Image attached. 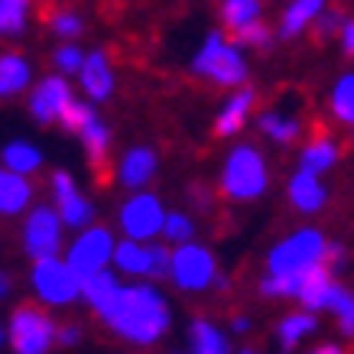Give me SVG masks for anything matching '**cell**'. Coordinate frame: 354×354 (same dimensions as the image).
<instances>
[{
    "instance_id": "ab89813d",
    "label": "cell",
    "mask_w": 354,
    "mask_h": 354,
    "mask_svg": "<svg viewBox=\"0 0 354 354\" xmlns=\"http://www.w3.org/2000/svg\"><path fill=\"white\" fill-rule=\"evenodd\" d=\"M342 46H344V53L348 55H354V20L342 26Z\"/></svg>"
},
{
    "instance_id": "9c48e42d",
    "label": "cell",
    "mask_w": 354,
    "mask_h": 354,
    "mask_svg": "<svg viewBox=\"0 0 354 354\" xmlns=\"http://www.w3.org/2000/svg\"><path fill=\"white\" fill-rule=\"evenodd\" d=\"M62 215L59 208H32L26 215V225H23V250L30 254L32 260L43 257H59L62 250Z\"/></svg>"
},
{
    "instance_id": "30bf717a",
    "label": "cell",
    "mask_w": 354,
    "mask_h": 354,
    "mask_svg": "<svg viewBox=\"0 0 354 354\" xmlns=\"http://www.w3.org/2000/svg\"><path fill=\"white\" fill-rule=\"evenodd\" d=\"M162 225H166L162 202L150 192H137L133 198L124 202V208H120V227H124L127 237L153 241V237H162Z\"/></svg>"
},
{
    "instance_id": "ba28073f",
    "label": "cell",
    "mask_w": 354,
    "mask_h": 354,
    "mask_svg": "<svg viewBox=\"0 0 354 354\" xmlns=\"http://www.w3.org/2000/svg\"><path fill=\"white\" fill-rule=\"evenodd\" d=\"M114 237L108 227H82V234L72 247H68V267L78 273V279H88L97 270H108V263H114Z\"/></svg>"
},
{
    "instance_id": "3957f363",
    "label": "cell",
    "mask_w": 354,
    "mask_h": 354,
    "mask_svg": "<svg viewBox=\"0 0 354 354\" xmlns=\"http://www.w3.org/2000/svg\"><path fill=\"white\" fill-rule=\"evenodd\" d=\"M270 172L267 162L254 147H234L227 153V162L221 169V192L234 202H254L267 192Z\"/></svg>"
},
{
    "instance_id": "5bb4252c",
    "label": "cell",
    "mask_w": 354,
    "mask_h": 354,
    "mask_svg": "<svg viewBox=\"0 0 354 354\" xmlns=\"http://www.w3.org/2000/svg\"><path fill=\"white\" fill-rule=\"evenodd\" d=\"M290 202L296 212H302V215H312V212H319L325 205V198H328V192H325L322 179H319V172H309V169H299L296 176L290 179Z\"/></svg>"
},
{
    "instance_id": "4dcf8cb0",
    "label": "cell",
    "mask_w": 354,
    "mask_h": 354,
    "mask_svg": "<svg viewBox=\"0 0 354 354\" xmlns=\"http://www.w3.org/2000/svg\"><path fill=\"white\" fill-rule=\"evenodd\" d=\"M195 234V225L192 218L183 215V212H172L166 215V225H162V237L169 241V244H185V241H192Z\"/></svg>"
},
{
    "instance_id": "5b68a950",
    "label": "cell",
    "mask_w": 354,
    "mask_h": 354,
    "mask_svg": "<svg viewBox=\"0 0 354 354\" xmlns=\"http://www.w3.org/2000/svg\"><path fill=\"white\" fill-rule=\"evenodd\" d=\"M192 68L198 72V75L212 78V82H218V85H241L247 78V62L244 55L237 53L234 43H225V36L221 32H212L208 39H205V46L198 49V55H195Z\"/></svg>"
},
{
    "instance_id": "7a4b0ae2",
    "label": "cell",
    "mask_w": 354,
    "mask_h": 354,
    "mask_svg": "<svg viewBox=\"0 0 354 354\" xmlns=\"http://www.w3.org/2000/svg\"><path fill=\"white\" fill-rule=\"evenodd\" d=\"M104 322L124 342L153 344L169 332V302L162 299V292L156 286H150V283L124 286L118 306H114V312Z\"/></svg>"
},
{
    "instance_id": "ffe728a7",
    "label": "cell",
    "mask_w": 354,
    "mask_h": 354,
    "mask_svg": "<svg viewBox=\"0 0 354 354\" xmlns=\"http://www.w3.org/2000/svg\"><path fill=\"white\" fill-rule=\"evenodd\" d=\"M185 354H231V342L212 322H192L189 328V351Z\"/></svg>"
},
{
    "instance_id": "4fadbf2b",
    "label": "cell",
    "mask_w": 354,
    "mask_h": 354,
    "mask_svg": "<svg viewBox=\"0 0 354 354\" xmlns=\"http://www.w3.org/2000/svg\"><path fill=\"white\" fill-rule=\"evenodd\" d=\"M120 292H124V286H120V279L114 277L111 270H97V273H91L88 279H82V299H85L101 319H108L111 312H114Z\"/></svg>"
},
{
    "instance_id": "f546056e",
    "label": "cell",
    "mask_w": 354,
    "mask_h": 354,
    "mask_svg": "<svg viewBox=\"0 0 354 354\" xmlns=\"http://www.w3.org/2000/svg\"><path fill=\"white\" fill-rule=\"evenodd\" d=\"M260 130L267 137H273L277 143H292V140L299 137V120L283 118V114H263L260 118Z\"/></svg>"
},
{
    "instance_id": "836d02e7",
    "label": "cell",
    "mask_w": 354,
    "mask_h": 354,
    "mask_svg": "<svg viewBox=\"0 0 354 354\" xmlns=\"http://www.w3.org/2000/svg\"><path fill=\"white\" fill-rule=\"evenodd\" d=\"M169 270H172V250L166 244H150V273L147 277L162 279L169 277Z\"/></svg>"
},
{
    "instance_id": "ee69618b",
    "label": "cell",
    "mask_w": 354,
    "mask_h": 354,
    "mask_svg": "<svg viewBox=\"0 0 354 354\" xmlns=\"http://www.w3.org/2000/svg\"><path fill=\"white\" fill-rule=\"evenodd\" d=\"M3 338H7V332H3V328H0V344H3Z\"/></svg>"
},
{
    "instance_id": "60d3db41",
    "label": "cell",
    "mask_w": 354,
    "mask_h": 354,
    "mask_svg": "<svg viewBox=\"0 0 354 354\" xmlns=\"http://www.w3.org/2000/svg\"><path fill=\"white\" fill-rule=\"evenodd\" d=\"M309 354H344V351L338 348V344H319V348H315V351H309Z\"/></svg>"
},
{
    "instance_id": "6da1fadb",
    "label": "cell",
    "mask_w": 354,
    "mask_h": 354,
    "mask_svg": "<svg viewBox=\"0 0 354 354\" xmlns=\"http://www.w3.org/2000/svg\"><path fill=\"white\" fill-rule=\"evenodd\" d=\"M325 250H328V241L322 237V231L315 227H302L292 237L279 241L267 257V270L270 277L260 283V292L270 296V299H283V296H299L302 279L309 270H315L319 263H325Z\"/></svg>"
},
{
    "instance_id": "277c9868",
    "label": "cell",
    "mask_w": 354,
    "mask_h": 354,
    "mask_svg": "<svg viewBox=\"0 0 354 354\" xmlns=\"http://www.w3.org/2000/svg\"><path fill=\"white\" fill-rule=\"evenodd\" d=\"M30 283L46 306H68V302H75L82 296V279L68 267V260L62 257L32 260Z\"/></svg>"
},
{
    "instance_id": "1f68e13d",
    "label": "cell",
    "mask_w": 354,
    "mask_h": 354,
    "mask_svg": "<svg viewBox=\"0 0 354 354\" xmlns=\"http://www.w3.org/2000/svg\"><path fill=\"white\" fill-rule=\"evenodd\" d=\"M97 114L95 111H91V104H82V101H75V97H72V101H68V108L62 111V118H59V124H62L65 130H82L88 124V120H95Z\"/></svg>"
},
{
    "instance_id": "7bdbcfd3",
    "label": "cell",
    "mask_w": 354,
    "mask_h": 354,
    "mask_svg": "<svg viewBox=\"0 0 354 354\" xmlns=\"http://www.w3.org/2000/svg\"><path fill=\"white\" fill-rule=\"evenodd\" d=\"M7 290H10V279L0 273V296H7Z\"/></svg>"
},
{
    "instance_id": "cb8c5ba5",
    "label": "cell",
    "mask_w": 354,
    "mask_h": 354,
    "mask_svg": "<svg viewBox=\"0 0 354 354\" xmlns=\"http://www.w3.org/2000/svg\"><path fill=\"white\" fill-rule=\"evenodd\" d=\"M338 162V147H335V140H328V137H315L302 150V156H299V169H309V172H328Z\"/></svg>"
},
{
    "instance_id": "e575fe53",
    "label": "cell",
    "mask_w": 354,
    "mask_h": 354,
    "mask_svg": "<svg viewBox=\"0 0 354 354\" xmlns=\"http://www.w3.org/2000/svg\"><path fill=\"white\" fill-rule=\"evenodd\" d=\"M55 65H59V72L72 75V72H82L85 55H82V49H75V46H62V49H55Z\"/></svg>"
},
{
    "instance_id": "44dd1931",
    "label": "cell",
    "mask_w": 354,
    "mask_h": 354,
    "mask_svg": "<svg viewBox=\"0 0 354 354\" xmlns=\"http://www.w3.org/2000/svg\"><path fill=\"white\" fill-rule=\"evenodd\" d=\"M325 0H292L290 10L283 13V23H279V36L283 39H292V36H299L312 20H319V13H322Z\"/></svg>"
},
{
    "instance_id": "d6a6232c",
    "label": "cell",
    "mask_w": 354,
    "mask_h": 354,
    "mask_svg": "<svg viewBox=\"0 0 354 354\" xmlns=\"http://www.w3.org/2000/svg\"><path fill=\"white\" fill-rule=\"evenodd\" d=\"M332 312L338 315V328H342V335L354 338V290H342V296H338V302H335Z\"/></svg>"
},
{
    "instance_id": "ac0fdd59",
    "label": "cell",
    "mask_w": 354,
    "mask_h": 354,
    "mask_svg": "<svg viewBox=\"0 0 354 354\" xmlns=\"http://www.w3.org/2000/svg\"><path fill=\"white\" fill-rule=\"evenodd\" d=\"M114 267L120 273H130V277H147L150 273V244L147 241H137V237H127L114 247Z\"/></svg>"
},
{
    "instance_id": "2e32d148",
    "label": "cell",
    "mask_w": 354,
    "mask_h": 354,
    "mask_svg": "<svg viewBox=\"0 0 354 354\" xmlns=\"http://www.w3.org/2000/svg\"><path fill=\"white\" fill-rule=\"evenodd\" d=\"M78 78H82V88L88 91L91 101H108L111 91H114V75H111V65L104 53L85 55V65H82Z\"/></svg>"
},
{
    "instance_id": "8d00e7d4",
    "label": "cell",
    "mask_w": 354,
    "mask_h": 354,
    "mask_svg": "<svg viewBox=\"0 0 354 354\" xmlns=\"http://www.w3.org/2000/svg\"><path fill=\"white\" fill-rule=\"evenodd\" d=\"M53 30L59 32V36H65V39H72V36H78L82 32V20H78L75 13H55L53 17Z\"/></svg>"
},
{
    "instance_id": "8992f818",
    "label": "cell",
    "mask_w": 354,
    "mask_h": 354,
    "mask_svg": "<svg viewBox=\"0 0 354 354\" xmlns=\"http://www.w3.org/2000/svg\"><path fill=\"white\" fill-rule=\"evenodd\" d=\"M10 348L13 354H46L59 342V328L53 325V319L36 306H20L10 319Z\"/></svg>"
},
{
    "instance_id": "d590c367",
    "label": "cell",
    "mask_w": 354,
    "mask_h": 354,
    "mask_svg": "<svg viewBox=\"0 0 354 354\" xmlns=\"http://www.w3.org/2000/svg\"><path fill=\"white\" fill-rule=\"evenodd\" d=\"M237 43L241 46H267L270 43V30L260 20L247 23L244 30H237Z\"/></svg>"
},
{
    "instance_id": "f35d334b",
    "label": "cell",
    "mask_w": 354,
    "mask_h": 354,
    "mask_svg": "<svg viewBox=\"0 0 354 354\" xmlns=\"http://www.w3.org/2000/svg\"><path fill=\"white\" fill-rule=\"evenodd\" d=\"M82 342V328L78 325H62L59 328V344H65V348H72V344Z\"/></svg>"
},
{
    "instance_id": "484cf974",
    "label": "cell",
    "mask_w": 354,
    "mask_h": 354,
    "mask_svg": "<svg viewBox=\"0 0 354 354\" xmlns=\"http://www.w3.org/2000/svg\"><path fill=\"white\" fill-rule=\"evenodd\" d=\"M221 20L227 30H244L247 23L260 20V0H225L221 3Z\"/></svg>"
},
{
    "instance_id": "83f0119b",
    "label": "cell",
    "mask_w": 354,
    "mask_h": 354,
    "mask_svg": "<svg viewBox=\"0 0 354 354\" xmlns=\"http://www.w3.org/2000/svg\"><path fill=\"white\" fill-rule=\"evenodd\" d=\"M332 114L354 127V75L338 78V85L332 88Z\"/></svg>"
},
{
    "instance_id": "4316f807",
    "label": "cell",
    "mask_w": 354,
    "mask_h": 354,
    "mask_svg": "<svg viewBox=\"0 0 354 354\" xmlns=\"http://www.w3.org/2000/svg\"><path fill=\"white\" fill-rule=\"evenodd\" d=\"M78 137H82V147H85V153H88V160H91V162H101L104 156H108L111 133H108V127H104L97 118L88 120L85 127L78 130Z\"/></svg>"
},
{
    "instance_id": "f6af8a7d",
    "label": "cell",
    "mask_w": 354,
    "mask_h": 354,
    "mask_svg": "<svg viewBox=\"0 0 354 354\" xmlns=\"http://www.w3.org/2000/svg\"><path fill=\"white\" fill-rule=\"evenodd\" d=\"M241 354H257V351H250V348H247V351H241Z\"/></svg>"
},
{
    "instance_id": "f1b7e54d",
    "label": "cell",
    "mask_w": 354,
    "mask_h": 354,
    "mask_svg": "<svg viewBox=\"0 0 354 354\" xmlns=\"http://www.w3.org/2000/svg\"><path fill=\"white\" fill-rule=\"evenodd\" d=\"M30 0H0V36H17L26 26Z\"/></svg>"
},
{
    "instance_id": "d6986e66",
    "label": "cell",
    "mask_w": 354,
    "mask_h": 354,
    "mask_svg": "<svg viewBox=\"0 0 354 354\" xmlns=\"http://www.w3.org/2000/svg\"><path fill=\"white\" fill-rule=\"evenodd\" d=\"M250 104H254V91H250V88L237 91L234 97H227V104L221 108V114H218V120H215L218 137H231V133H237V130L244 127L247 114H250Z\"/></svg>"
},
{
    "instance_id": "74e56055",
    "label": "cell",
    "mask_w": 354,
    "mask_h": 354,
    "mask_svg": "<svg viewBox=\"0 0 354 354\" xmlns=\"http://www.w3.org/2000/svg\"><path fill=\"white\" fill-rule=\"evenodd\" d=\"M342 26V17L338 13H319V36H328Z\"/></svg>"
},
{
    "instance_id": "7402d4cb",
    "label": "cell",
    "mask_w": 354,
    "mask_h": 354,
    "mask_svg": "<svg viewBox=\"0 0 354 354\" xmlns=\"http://www.w3.org/2000/svg\"><path fill=\"white\" fill-rule=\"evenodd\" d=\"M26 85H30V62L13 53L0 55V97L20 95Z\"/></svg>"
},
{
    "instance_id": "52a82bcc",
    "label": "cell",
    "mask_w": 354,
    "mask_h": 354,
    "mask_svg": "<svg viewBox=\"0 0 354 354\" xmlns=\"http://www.w3.org/2000/svg\"><path fill=\"white\" fill-rule=\"evenodd\" d=\"M169 277H172V283H176L179 290L202 292L218 279V263H215V257H212V250H208V247L185 241V244H176V250H172Z\"/></svg>"
},
{
    "instance_id": "7c38bea8",
    "label": "cell",
    "mask_w": 354,
    "mask_h": 354,
    "mask_svg": "<svg viewBox=\"0 0 354 354\" xmlns=\"http://www.w3.org/2000/svg\"><path fill=\"white\" fill-rule=\"evenodd\" d=\"M68 101H72V91L65 85V78H43L30 97V114L39 124H55L68 108Z\"/></svg>"
},
{
    "instance_id": "8fae6325",
    "label": "cell",
    "mask_w": 354,
    "mask_h": 354,
    "mask_svg": "<svg viewBox=\"0 0 354 354\" xmlns=\"http://www.w3.org/2000/svg\"><path fill=\"white\" fill-rule=\"evenodd\" d=\"M53 198H55L59 215H62V221L68 227H88L91 225L95 208H91V202L75 189V183H72L68 172H62V169L53 172Z\"/></svg>"
},
{
    "instance_id": "603a6c76",
    "label": "cell",
    "mask_w": 354,
    "mask_h": 354,
    "mask_svg": "<svg viewBox=\"0 0 354 354\" xmlns=\"http://www.w3.org/2000/svg\"><path fill=\"white\" fill-rule=\"evenodd\" d=\"M312 332H315V315H312V309L292 312V315H286V319L277 325L279 348H283V351H292V348H296V344H299L306 335H312Z\"/></svg>"
},
{
    "instance_id": "b9f144b4",
    "label": "cell",
    "mask_w": 354,
    "mask_h": 354,
    "mask_svg": "<svg viewBox=\"0 0 354 354\" xmlns=\"http://www.w3.org/2000/svg\"><path fill=\"white\" fill-rule=\"evenodd\" d=\"M231 328L241 335V332H247V328H250V322H247V319H234V322H231Z\"/></svg>"
},
{
    "instance_id": "9a60e30c",
    "label": "cell",
    "mask_w": 354,
    "mask_h": 354,
    "mask_svg": "<svg viewBox=\"0 0 354 354\" xmlns=\"http://www.w3.org/2000/svg\"><path fill=\"white\" fill-rule=\"evenodd\" d=\"M32 202V185L10 166H0V215H20Z\"/></svg>"
},
{
    "instance_id": "d4e9b609",
    "label": "cell",
    "mask_w": 354,
    "mask_h": 354,
    "mask_svg": "<svg viewBox=\"0 0 354 354\" xmlns=\"http://www.w3.org/2000/svg\"><path fill=\"white\" fill-rule=\"evenodd\" d=\"M0 156H3V166H10V169L23 172V176H30V172H36L39 166H43V153H39V147H32V143H26V140H13V143H7Z\"/></svg>"
},
{
    "instance_id": "e0dca14e",
    "label": "cell",
    "mask_w": 354,
    "mask_h": 354,
    "mask_svg": "<svg viewBox=\"0 0 354 354\" xmlns=\"http://www.w3.org/2000/svg\"><path fill=\"white\" fill-rule=\"evenodd\" d=\"M153 172H156V153L150 147H133V150L120 160V183L127 185V189H140V185H147L153 179Z\"/></svg>"
}]
</instances>
